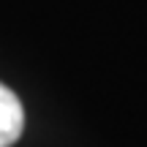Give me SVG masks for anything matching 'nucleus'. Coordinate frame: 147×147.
<instances>
[{
    "instance_id": "nucleus-1",
    "label": "nucleus",
    "mask_w": 147,
    "mask_h": 147,
    "mask_svg": "<svg viewBox=\"0 0 147 147\" xmlns=\"http://www.w3.org/2000/svg\"><path fill=\"white\" fill-rule=\"evenodd\" d=\"M22 125H25V115H22L19 98L0 84V147L14 144L22 134Z\"/></svg>"
}]
</instances>
